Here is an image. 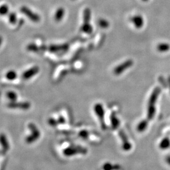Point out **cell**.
Instances as JSON below:
<instances>
[{"label": "cell", "mask_w": 170, "mask_h": 170, "mask_svg": "<svg viewBox=\"0 0 170 170\" xmlns=\"http://www.w3.org/2000/svg\"><path fill=\"white\" fill-rule=\"evenodd\" d=\"M48 123L49 124V125L52 127H55L59 124L58 120H56V119H54L52 118H51L48 120Z\"/></svg>", "instance_id": "27"}, {"label": "cell", "mask_w": 170, "mask_h": 170, "mask_svg": "<svg viewBox=\"0 0 170 170\" xmlns=\"http://www.w3.org/2000/svg\"><path fill=\"white\" fill-rule=\"evenodd\" d=\"M17 77V72L14 70H9L6 73V78L9 81H13Z\"/></svg>", "instance_id": "17"}, {"label": "cell", "mask_w": 170, "mask_h": 170, "mask_svg": "<svg viewBox=\"0 0 170 170\" xmlns=\"http://www.w3.org/2000/svg\"><path fill=\"white\" fill-rule=\"evenodd\" d=\"M40 68L38 66H34L23 73L22 77L24 80H29L38 73Z\"/></svg>", "instance_id": "8"}, {"label": "cell", "mask_w": 170, "mask_h": 170, "mask_svg": "<svg viewBox=\"0 0 170 170\" xmlns=\"http://www.w3.org/2000/svg\"><path fill=\"white\" fill-rule=\"evenodd\" d=\"M68 44H59V45H51L47 47V50L52 53H57L60 51H66L68 49Z\"/></svg>", "instance_id": "10"}, {"label": "cell", "mask_w": 170, "mask_h": 170, "mask_svg": "<svg viewBox=\"0 0 170 170\" xmlns=\"http://www.w3.org/2000/svg\"><path fill=\"white\" fill-rule=\"evenodd\" d=\"M134 62L132 59H128L124 61L122 63L117 65L115 68L113 72L115 75H119L122 74L123 72H124L126 70L130 68L131 66L133 65Z\"/></svg>", "instance_id": "5"}, {"label": "cell", "mask_w": 170, "mask_h": 170, "mask_svg": "<svg viewBox=\"0 0 170 170\" xmlns=\"http://www.w3.org/2000/svg\"><path fill=\"white\" fill-rule=\"evenodd\" d=\"M28 128L31 132V134L26 138V142L28 144H32L40 138V132L38 127L33 123L28 124Z\"/></svg>", "instance_id": "1"}, {"label": "cell", "mask_w": 170, "mask_h": 170, "mask_svg": "<svg viewBox=\"0 0 170 170\" xmlns=\"http://www.w3.org/2000/svg\"><path fill=\"white\" fill-rule=\"evenodd\" d=\"M142 1H148V0H142Z\"/></svg>", "instance_id": "32"}, {"label": "cell", "mask_w": 170, "mask_h": 170, "mask_svg": "<svg viewBox=\"0 0 170 170\" xmlns=\"http://www.w3.org/2000/svg\"><path fill=\"white\" fill-rule=\"evenodd\" d=\"M148 126V121L146 120H143L140 122L138 125L137 129L139 132H143L146 128Z\"/></svg>", "instance_id": "19"}, {"label": "cell", "mask_w": 170, "mask_h": 170, "mask_svg": "<svg viewBox=\"0 0 170 170\" xmlns=\"http://www.w3.org/2000/svg\"></svg>", "instance_id": "33"}, {"label": "cell", "mask_w": 170, "mask_h": 170, "mask_svg": "<svg viewBox=\"0 0 170 170\" xmlns=\"http://www.w3.org/2000/svg\"><path fill=\"white\" fill-rule=\"evenodd\" d=\"M1 144L2 146L1 153L4 154L8 151V150L9 149V141L6 138V136H5V135H4V134H2L1 136Z\"/></svg>", "instance_id": "11"}, {"label": "cell", "mask_w": 170, "mask_h": 170, "mask_svg": "<svg viewBox=\"0 0 170 170\" xmlns=\"http://www.w3.org/2000/svg\"><path fill=\"white\" fill-rule=\"evenodd\" d=\"M170 145V140L168 138H165L162 141L160 144V148L162 149H166L168 148Z\"/></svg>", "instance_id": "23"}, {"label": "cell", "mask_w": 170, "mask_h": 170, "mask_svg": "<svg viewBox=\"0 0 170 170\" xmlns=\"http://www.w3.org/2000/svg\"><path fill=\"white\" fill-rule=\"evenodd\" d=\"M86 153L87 150L81 146H70L64 151V154L66 156H71L78 153L85 154Z\"/></svg>", "instance_id": "4"}, {"label": "cell", "mask_w": 170, "mask_h": 170, "mask_svg": "<svg viewBox=\"0 0 170 170\" xmlns=\"http://www.w3.org/2000/svg\"><path fill=\"white\" fill-rule=\"evenodd\" d=\"M98 24L99 26L102 28H107L110 26L109 22L107 21L106 19L103 18H101L98 21Z\"/></svg>", "instance_id": "20"}, {"label": "cell", "mask_w": 170, "mask_h": 170, "mask_svg": "<svg viewBox=\"0 0 170 170\" xmlns=\"http://www.w3.org/2000/svg\"><path fill=\"white\" fill-rule=\"evenodd\" d=\"M158 81L160 82V84L162 85V86L166 89L169 86H168V81L167 80H166L164 76H160L158 77Z\"/></svg>", "instance_id": "22"}, {"label": "cell", "mask_w": 170, "mask_h": 170, "mask_svg": "<svg viewBox=\"0 0 170 170\" xmlns=\"http://www.w3.org/2000/svg\"><path fill=\"white\" fill-rule=\"evenodd\" d=\"M81 30L83 33L90 34L93 31V27L90 23H83L81 26Z\"/></svg>", "instance_id": "14"}, {"label": "cell", "mask_w": 170, "mask_h": 170, "mask_svg": "<svg viewBox=\"0 0 170 170\" xmlns=\"http://www.w3.org/2000/svg\"><path fill=\"white\" fill-rule=\"evenodd\" d=\"M57 120H58L59 123L64 124L65 123V119L64 118L63 116H60Z\"/></svg>", "instance_id": "29"}, {"label": "cell", "mask_w": 170, "mask_h": 170, "mask_svg": "<svg viewBox=\"0 0 170 170\" xmlns=\"http://www.w3.org/2000/svg\"><path fill=\"white\" fill-rule=\"evenodd\" d=\"M27 49L28 50L31 51H34V52H37L38 50H40V48L39 47H38L35 44H29L28 45L27 47H26Z\"/></svg>", "instance_id": "25"}, {"label": "cell", "mask_w": 170, "mask_h": 170, "mask_svg": "<svg viewBox=\"0 0 170 170\" xmlns=\"http://www.w3.org/2000/svg\"><path fill=\"white\" fill-rule=\"evenodd\" d=\"M6 96L9 100H10L11 102H14L17 101V98H18V95L17 94L12 91H9L6 94Z\"/></svg>", "instance_id": "18"}, {"label": "cell", "mask_w": 170, "mask_h": 170, "mask_svg": "<svg viewBox=\"0 0 170 170\" xmlns=\"http://www.w3.org/2000/svg\"><path fill=\"white\" fill-rule=\"evenodd\" d=\"M9 21L11 24H15L17 23V15L14 12L9 14Z\"/></svg>", "instance_id": "21"}, {"label": "cell", "mask_w": 170, "mask_h": 170, "mask_svg": "<svg viewBox=\"0 0 170 170\" xmlns=\"http://www.w3.org/2000/svg\"><path fill=\"white\" fill-rule=\"evenodd\" d=\"M116 168H117V166H112L111 164H109V163L105 164L103 166V170H115Z\"/></svg>", "instance_id": "26"}, {"label": "cell", "mask_w": 170, "mask_h": 170, "mask_svg": "<svg viewBox=\"0 0 170 170\" xmlns=\"http://www.w3.org/2000/svg\"><path fill=\"white\" fill-rule=\"evenodd\" d=\"M20 11L24 14L26 17H28L30 21L35 23H37L40 21V16L36 13H35L28 7L23 6L20 9Z\"/></svg>", "instance_id": "6"}, {"label": "cell", "mask_w": 170, "mask_h": 170, "mask_svg": "<svg viewBox=\"0 0 170 170\" xmlns=\"http://www.w3.org/2000/svg\"><path fill=\"white\" fill-rule=\"evenodd\" d=\"M31 104L29 102H11L8 104V107L11 109H19L28 110L30 108Z\"/></svg>", "instance_id": "7"}, {"label": "cell", "mask_w": 170, "mask_h": 170, "mask_svg": "<svg viewBox=\"0 0 170 170\" xmlns=\"http://www.w3.org/2000/svg\"><path fill=\"white\" fill-rule=\"evenodd\" d=\"M64 14H65V10L63 7H59V9H57L54 16L55 20L58 22L61 21L64 18Z\"/></svg>", "instance_id": "12"}, {"label": "cell", "mask_w": 170, "mask_h": 170, "mask_svg": "<svg viewBox=\"0 0 170 170\" xmlns=\"http://www.w3.org/2000/svg\"><path fill=\"white\" fill-rule=\"evenodd\" d=\"M131 21L134 24L135 28L139 30L141 29L144 24V21L143 17L140 15H136L131 18Z\"/></svg>", "instance_id": "9"}, {"label": "cell", "mask_w": 170, "mask_h": 170, "mask_svg": "<svg viewBox=\"0 0 170 170\" xmlns=\"http://www.w3.org/2000/svg\"><path fill=\"white\" fill-rule=\"evenodd\" d=\"M110 120L112 127L114 129L117 128L119 126V119L117 118L115 113H112L111 115Z\"/></svg>", "instance_id": "16"}, {"label": "cell", "mask_w": 170, "mask_h": 170, "mask_svg": "<svg viewBox=\"0 0 170 170\" xmlns=\"http://www.w3.org/2000/svg\"><path fill=\"white\" fill-rule=\"evenodd\" d=\"M156 49L157 51L161 53L167 52L170 50V45L169 43L161 42L157 45Z\"/></svg>", "instance_id": "13"}, {"label": "cell", "mask_w": 170, "mask_h": 170, "mask_svg": "<svg viewBox=\"0 0 170 170\" xmlns=\"http://www.w3.org/2000/svg\"><path fill=\"white\" fill-rule=\"evenodd\" d=\"M161 92V89L160 87H156L153 89L149 99L148 111H150V112L156 111L155 104L157 101V98L159 96Z\"/></svg>", "instance_id": "2"}, {"label": "cell", "mask_w": 170, "mask_h": 170, "mask_svg": "<svg viewBox=\"0 0 170 170\" xmlns=\"http://www.w3.org/2000/svg\"><path fill=\"white\" fill-rule=\"evenodd\" d=\"M166 161L169 164V165H170V156L167 157V158H166Z\"/></svg>", "instance_id": "31"}, {"label": "cell", "mask_w": 170, "mask_h": 170, "mask_svg": "<svg viewBox=\"0 0 170 170\" xmlns=\"http://www.w3.org/2000/svg\"><path fill=\"white\" fill-rule=\"evenodd\" d=\"M9 7L7 4H2L0 9V13L2 16L6 15L9 13Z\"/></svg>", "instance_id": "24"}, {"label": "cell", "mask_w": 170, "mask_h": 170, "mask_svg": "<svg viewBox=\"0 0 170 170\" xmlns=\"http://www.w3.org/2000/svg\"><path fill=\"white\" fill-rule=\"evenodd\" d=\"M88 132H87L86 130H82L80 132L79 135L81 136L82 138H87V137L88 136Z\"/></svg>", "instance_id": "28"}, {"label": "cell", "mask_w": 170, "mask_h": 170, "mask_svg": "<svg viewBox=\"0 0 170 170\" xmlns=\"http://www.w3.org/2000/svg\"><path fill=\"white\" fill-rule=\"evenodd\" d=\"M83 23H90L91 19V10L89 8H85L83 14Z\"/></svg>", "instance_id": "15"}, {"label": "cell", "mask_w": 170, "mask_h": 170, "mask_svg": "<svg viewBox=\"0 0 170 170\" xmlns=\"http://www.w3.org/2000/svg\"><path fill=\"white\" fill-rule=\"evenodd\" d=\"M94 110L99 119L102 129L105 130L106 129V125L105 122V111L102 104L99 103H96L94 107Z\"/></svg>", "instance_id": "3"}, {"label": "cell", "mask_w": 170, "mask_h": 170, "mask_svg": "<svg viewBox=\"0 0 170 170\" xmlns=\"http://www.w3.org/2000/svg\"><path fill=\"white\" fill-rule=\"evenodd\" d=\"M167 81H168V86H169V87L170 89V75H169L168 77H167Z\"/></svg>", "instance_id": "30"}]
</instances>
